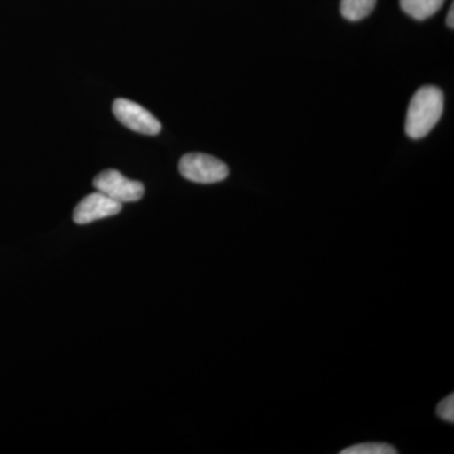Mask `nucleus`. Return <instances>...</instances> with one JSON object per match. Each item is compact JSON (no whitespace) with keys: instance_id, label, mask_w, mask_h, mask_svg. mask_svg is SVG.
I'll return each instance as SVG.
<instances>
[{"instance_id":"obj_8","label":"nucleus","mask_w":454,"mask_h":454,"mask_svg":"<svg viewBox=\"0 0 454 454\" xmlns=\"http://www.w3.org/2000/svg\"><path fill=\"white\" fill-rule=\"evenodd\" d=\"M397 450L387 443L356 444L340 450V454H395Z\"/></svg>"},{"instance_id":"obj_7","label":"nucleus","mask_w":454,"mask_h":454,"mask_svg":"<svg viewBox=\"0 0 454 454\" xmlns=\"http://www.w3.org/2000/svg\"><path fill=\"white\" fill-rule=\"evenodd\" d=\"M376 0H340V13L351 22L364 20L372 13Z\"/></svg>"},{"instance_id":"obj_5","label":"nucleus","mask_w":454,"mask_h":454,"mask_svg":"<svg viewBox=\"0 0 454 454\" xmlns=\"http://www.w3.org/2000/svg\"><path fill=\"white\" fill-rule=\"evenodd\" d=\"M121 203L110 199L104 193L97 192L86 196L74 211V221L79 225H88L94 221L115 216L121 211Z\"/></svg>"},{"instance_id":"obj_1","label":"nucleus","mask_w":454,"mask_h":454,"mask_svg":"<svg viewBox=\"0 0 454 454\" xmlns=\"http://www.w3.org/2000/svg\"><path fill=\"white\" fill-rule=\"evenodd\" d=\"M443 92L435 86H424L415 92L408 114L405 131L411 139H422L437 125L443 114Z\"/></svg>"},{"instance_id":"obj_10","label":"nucleus","mask_w":454,"mask_h":454,"mask_svg":"<svg viewBox=\"0 0 454 454\" xmlns=\"http://www.w3.org/2000/svg\"><path fill=\"white\" fill-rule=\"evenodd\" d=\"M447 26L450 27V29L454 28V5H450V13L447 16Z\"/></svg>"},{"instance_id":"obj_9","label":"nucleus","mask_w":454,"mask_h":454,"mask_svg":"<svg viewBox=\"0 0 454 454\" xmlns=\"http://www.w3.org/2000/svg\"><path fill=\"white\" fill-rule=\"evenodd\" d=\"M437 415L448 423H454V395L450 394L437 406Z\"/></svg>"},{"instance_id":"obj_4","label":"nucleus","mask_w":454,"mask_h":454,"mask_svg":"<svg viewBox=\"0 0 454 454\" xmlns=\"http://www.w3.org/2000/svg\"><path fill=\"white\" fill-rule=\"evenodd\" d=\"M113 112L122 125L137 133L157 136L162 130V125L153 114L128 98H118L114 101Z\"/></svg>"},{"instance_id":"obj_6","label":"nucleus","mask_w":454,"mask_h":454,"mask_svg":"<svg viewBox=\"0 0 454 454\" xmlns=\"http://www.w3.org/2000/svg\"><path fill=\"white\" fill-rule=\"evenodd\" d=\"M446 0H400L403 11L417 20H424L437 13Z\"/></svg>"},{"instance_id":"obj_2","label":"nucleus","mask_w":454,"mask_h":454,"mask_svg":"<svg viewBox=\"0 0 454 454\" xmlns=\"http://www.w3.org/2000/svg\"><path fill=\"white\" fill-rule=\"evenodd\" d=\"M179 173L195 184H211L226 179L229 168L223 160L212 155L188 153L179 160Z\"/></svg>"},{"instance_id":"obj_3","label":"nucleus","mask_w":454,"mask_h":454,"mask_svg":"<svg viewBox=\"0 0 454 454\" xmlns=\"http://www.w3.org/2000/svg\"><path fill=\"white\" fill-rule=\"evenodd\" d=\"M94 187L116 202L124 203L139 201L145 195L142 182L133 181L121 175L119 170L107 169L94 179Z\"/></svg>"}]
</instances>
